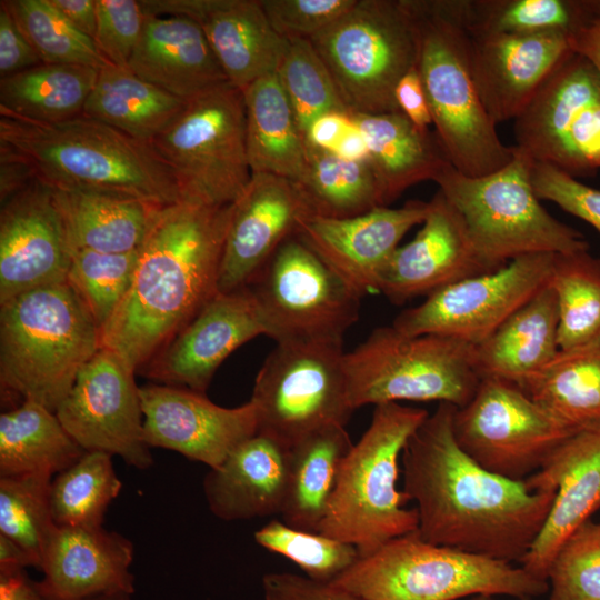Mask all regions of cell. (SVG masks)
<instances>
[{"label":"cell","mask_w":600,"mask_h":600,"mask_svg":"<svg viewBox=\"0 0 600 600\" xmlns=\"http://www.w3.org/2000/svg\"><path fill=\"white\" fill-rule=\"evenodd\" d=\"M112 456L84 451L51 482L50 502L57 527H102L106 511L119 494Z\"/></svg>","instance_id":"42"},{"label":"cell","mask_w":600,"mask_h":600,"mask_svg":"<svg viewBox=\"0 0 600 600\" xmlns=\"http://www.w3.org/2000/svg\"><path fill=\"white\" fill-rule=\"evenodd\" d=\"M84 450L56 412L27 399L0 416V477L51 476L72 466Z\"/></svg>","instance_id":"36"},{"label":"cell","mask_w":600,"mask_h":600,"mask_svg":"<svg viewBox=\"0 0 600 600\" xmlns=\"http://www.w3.org/2000/svg\"><path fill=\"white\" fill-rule=\"evenodd\" d=\"M356 0H260L273 30L284 40L306 39L328 28Z\"/></svg>","instance_id":"50"},{"label":"cell","mask_w":600,"mask_h":600,"mask_svg":"<svg viewBox=\"0 0 600 600\" xmlns=\"http://www.w3.org/2000/svg\"><path fill=\"white\" fill-rule=\"evenodd\" d=\"M254 541L296 563L307 577L332 582L360 558L358 549L321 532L307 531L273 519L258 529Z\"/></svg>","instance_id":"47"},{"label":"cell","mask_w":600,"mask_h":600,"mask_svg":"<svg viewBox=\"0 0 600 600\" xmlns=\"http://www.w3.org/2000/svg\"><path fill=\"white\" fill-rule=\"evenodd\" d=\"M127 68L183 100L229 82L201 28L178 16L147 14Z\"/></svg>","instance_id":"28"},{"label":"cell","mask_w":600,"mask_h":600,"mask_svg":"<svg viewBox=\"0 0 600 600\" xmlns=\"http://www.w3.org/2000/svg\"><path fill=\"white\" fill-rule=\"evenodd\" d=\"M100 348V327L67 281L0 304L2 393L56 412Z\"/></svg>","instance_id":"4"},{"label":"cell","mask_w":600,"mask_h":600,"mask_svg":"<svg viewBox=\"0 0 600 600\" xmlns=\"http://www.w3.org/2000/svg\"><path fill=\"white\" fill-rule=\"evenodd\" d=\"M343 343L277 342L254 380L250 401L258 432L291 447L328 426H346L349 399Z\"/></svg>","instance_id":"12"},{"label":"cell","mask_w":600,"mask_h":600,"mask_svg":"<svg viewBox=\"0 0 600 600\" xmlns=\"http://www.w3.org/2000/svg\"><path fill=\"white\" fill-rule=\"evenodd\" d=\"M524 483L531 491H556L542 529L520 561L547 581L561 544L600 508V423L566 439Z\"/></svg>","instance_id":"22"},{"label":"cell","mask_w":600,"mask_h":600,"mask_svg":"<svg viewBox=\"0 0 600 600\" xmlns=\"http://www.w3.org/2000/svg\"><path fill=\"white\" fill-rule=\"evenodd\" d=\"M51 482L40 473L0 477V534L24 549L38 569L57 529Z\"/></svg>","instance_id":"43"},{"label":"cell","mask_w":600,"mask_h":600,"mask_svg":"<svg viewBox=\"0 0 600 600\" xmlns=\"http://www.w3.org/2000/svg\"><path fill=\"white\" fill-rule=\"evenodd\" d=\"M549 286L559 313V350L600 341V259L589 250L557 253Z\"/></svg>","instance_id":"41"},{"label":"cell","mask_w":600,"mask_h":600,"mask_svg":"<svg viewBox=\"0 0 600 600\" xmlns=\"http://www.w3.org/2000/svg\"><path fill=\"white\" fill-rule=\"evenodd\" d=\"M363 600H458L478 594L532 599L548 581L522 567L433 544L418 531L389 540L332 581Z\"/></svg>","instance_id":"7"},{"label":"cell","mask_w":600,"mask_h":600,"mask_svg":"<svg viewBox=\"0 0 600 600\" xmlns=\"http://www.w3.org/2000/svg\"><path fill=\"white\" fill-rule=\"evenodd\" d=\"M99 69L41 63L0 79V114L53 123L82 114Z\"/></svg>","instance_id":"38"},{"label":"cell","mask_w":600,"mask_h":600,"mask_svg":"<svg viewBox=\"0 0 600 600\" xmlns=\"http://www.w3.org/2000/svg\"><path fill=\"white\" fill-rule=\"evenodd\" d=\"M310 216L314 214L294 181L252 173L232 203L218 291L248 288L279 247L297 236L302 221Z\"/></svg>","instance_id":"20"},{"label":"cell","mask_w":600,"mask_h":600,"mask_svg":"<svg viewBox=\"0 0 600 600\" xmlns=\"http://www.w3.org/2000/svg\"><path fill=\"white\" fill-rule=\"evenodd\" d=\"M428 202L378 207L342 218H306L298 237L361 297L379 292V281L403 236L424 221Z\"/></svg>","instance_id":"23"},{"label":"cell","mask_w":600,"mask_h":600,"mask_svg":"<svg viewBox=\"0 0 600 600\" xmlns=\"http://www.w3.org/2000/svg\"><path fill=\"white\" fill-rule=\"evenodd\" d=\"M187 100L111 63L99 69L83 116L150 143L180 113Z\"/></svg>","instance_id":"35"},{"label":"cell","mask_w":600,"mask_h":600,"mask_svg":"<svg viewBox=\"0 0 600 600\" xmlns=\"http://www.w3.org/2000/svg\"><path fill=\"white\" fill-rule=\"evenodd\" d=\"M522 600H531V599H522Z\"/></svg>","instance_id":"64"},{"label":"cell","mask_w":600,"mask_h":600,"mask_svg":"<svg viewBox=\"0 0 600 600\" xmlns=\"http://www.w3.org/2000/svg\"><path fill=\"white\" fill-rule=\"evenodd\" d=\"M469 600H493V597L489 594H478V596L470 597Z\"/></svg>","instance_id":"63"},{"label":"cell","mask_w":600,"mask_h":600,"mask_svg":"<svg viewBox=\"0 0 600 600\" xmlns=\"http://www.w3.org/2000/svg\"><path fill=\"white\" fill-rule=\"evenodd\" d=\"M352 124L351 114L331 111L319 116L306 132V143L326 151H333L342 136Z\"/></svg>","instance_id":"55"},{"label":"cell","mask_w":600,"mask_h":600,"mask_svg":"<svg viewBox=\"0 0 600 600\" xmlns=\"http://www.w3.org/2000/svg\"><path fill=\"white\" fill-rule=\"evenodd\" d=\"M138 256L139 250L109 253L83 249L71 253L67 282L100 329L113 316L129 291Z\"/></svg>","instance_id":"46"},{"label":"cell","mask_w":600,"mask_h":600,"mask_svg":"<svg viewBox=\"0 0 600 600\" xmlns=\"http://www.w3.org/2000/svg\"><path fill=\"white\" fill-rule=\"evenodd\" d=\"M531 184L539 200L556 203L563 211L588 222L600 233V190L580 182L563 170L534 161Z\"/></svg>","instance_id":"51"},{"label":"cell","mask_w":600,"mask_h":600,"mask_svg":"<svg viewBox=\"0 0 600 600\" xmlns=\"http://www.w3.org/2000/svg\"><path fill=\"white\" fill-rule=\"evenodd\" d=\"M558 326L557 297L548 283L489 338L474 346V367L479 378L520 383L543 368L559 351Z\"/></svg>","instance_id":"30"},{"label":"cell","mask_w":600,"mask_h":600,"mask_svg":"<svg viewBox=\"0 0 600 600\" xmlns=\"http://www.w3.org/2000/svg\"><path fill=\"white\" fill-rule=\"evenodd\" d=\"M288 473L289 447L257 432L204 477L208 507L226 521L280 514Z\"/></svg>","instance_id":"27"},{"label":"cell","mask_w":600,"mask_h":600,"mask_svg":"<svg viewBox=\"0 0 600 600\" xmlns=\"http://www.w3.org/2000/svg\"><path fill=\"white\" fill-rule=\"evenodd\" d=\"M71 250L52 190L34 180L1 203L0 304L67 281Z\"/></svg>","instance_id":"21"},{"label":"cell","mask_w":600,"mask_h":600,"mask_svg":"<svg viewBox=\"0 0 600 600\" xmlns=\"http://www.w3.org/2000/svg\"><path fill=\"white\" fill-rule=\"evenodd\" d=\"M0 147L50 188L126 196L159 207L180 202L171 171L150 143L83 114L53 123L0 114Z\"/></svg>","instance_id":"3"},{"label":"cell","mask_w":600,"mask_h":600,"mask_svg":"<svg viewBox=\"0 0 600 600\" xmlns=\"http://www.w3.org/2000/svg\"><path fill=\"white\" fill-rule=\"evenodd\" d=\"M351 118L367 142L384 207L450 164L436 133L417 128L400 111Z\"/></svg>","instance_id":"31"},{"label":"cell","mask_w":600,"mask_h":600,"mask_svg":"<svg viewBox=\"0 0 600 600\" xmlns=\"http://www.w3.org/2000/svg\"><path fill=\"white\" fill-rule=\"evenodd\" d=\"M463 31L473 81L496 124L514 120L548 74L571 51L568 36L560 32Z\"/></svg>","instance_id":"24"},{"label":"cell","mask_w":600,"mask_h":600,"mask_svg":"<svg viewBox=\"0 0 600 600\" xmlns=\"http://www.w3.org/2000/svg\"><path fill=\"white\" fill-rule=\"evenodd\" d=\"M600 100V77L582 56L568 52L513 120L516 147L534 161L559 167L564 139L580 112Z\"/></svg>","instance_id":"29"},{"label":"cell","mask_w":600,"mask_h":600,"mask_svg":"<svg viewBox=\"0 0 600 600\" xmlns=\"http://www.w3.org/2000/svg\"><path fill=\"white\" fill-rule=\"evenodd\" d=\"M514 149L512 160L492 173L469 177L450 163L433 180L462 216L482 256L499 269L528 254L589 250L581 232L541 206L531 184L533 159Z\"/></svg>","instance_id":"8"},{"label":"cell","mask_w":600,"mask_h":600,"mask_svg":"<svg viewBox=\"0 0 600 600\" xmlns=\"http://www.w3.org/2000/svg\"><path fill=\"white\" fill-rule=\"evenodd\" d=\"M353 443L344 426L321 428L289 447V473L282 521L318 532Z\"/></svg>","instance_id":"34"},{"label":"cell","mask_w":600,"mask_h":600,"mask_svg":"<svg viewBox=\"0 0 600 600\" xmlns=\"http://www.w3.org/2000/svg\"><path fill=\"white\" fill-rule=\"evenodd\" d=\"M232 203L158 209L124 299L100 329L101 347L137 372L219 292Z\"/></svg>","instance_id":"2"},{"label":"cell","mask_w":600,"mask_h":600,"mask_svg":"<svg viewBox=\"0 0 600 600\" xmlns=\"http://www.w3.org/2000/svg\"><path fill=\"white\" fill-rule=\"evenodd\" d=\"M133 546L103 527H57L43 554L37 586L46 600H84L113 592L133 594Z\"/></svg>","instance_id":"26"},{"label":"cell","mask_w":600,"mask_h":600,"mask_svg":"<svg viewBox=\"0 0 600 600\" xmlns=\"http://www.w3.org/2000/svg\"><path fill=\"white\" fill-rule=\"evenodd\" d=\"M466 31L571 34L599 8L579 0H443Z\"/></svg>","instance_id":"39"},{"label":"cell","mask_w":600,"mask_h":600,"mask_svg":"<svg viewBox=\"0 0 600 600\" xmlns=\"http://www.w3.org/2000/svg\"><path fill=\"white\" fill-rule=\"evenodd\" d=\"M276 74L303 138L319 116L331 111L348 112L328 69L309 40H287Z\"/></svg>","instance_id":"45"},{"label":"cell","mask_w":600,"mask_h":600,"mask_svg":"<svg viewBox=\"0 0 600 600\" xmlns=\"http://www.w3.org/2000/svg\"><path fill=\"white\" fill-rule=\"evenodd\" d=\"M150 144L171 171L180 201L233 203L252 176L242 90L223 82L187 100Z\"/></svg>","instance_id":"11"},{"label":"cell","mask_w":600,"mask_h":600,"mask_svg":"<svg viewBox=\"0 0 600 600\" xmlns=\"http://www.w3.org/2000/svg\"><path fill=\"white\" fill-rule=\"evenodd\" d=\"M0 600H46L24 569L0 574Z\"/></svg>","instance_id":"59"},{"label":"cell","mask_w":600,"mask_h":600,"mask_svg":"<svg viewBox=\"0 0 600 600\" xmlns=\"http://www.w3.org/2000/svg\"><path fill=\"white\" fill-rule=\"evenodd\" d=\"M146 14L178 16L203 31L228 81L240 90L277 72L287 47L260 0H143Z\"/></svg>","instance_id":"25"},{"label":"cell","mask_w":600,"mask_h":600,"mask_svg":"<svg viewBox=\"0 0 600 600\" xmlns=\"http://www.w3.org/2000/svg\"><path fill=\"white\" fill-rule=\"evenodd\" d=\"M37 180L29 166L11 151L0 147L1 203Z\"/></svg>","instance_id":"56"},{"label":"cell","mask_w":600,"mask_h":600,"mask_svg":"<svg viewBox=\"0 0 600 600\" xmlns=\"http://www.w3.org/2000/svg\"><path fill=\"white\" fill-rule=\"evenodd\" d=\"M416 19L419 70L436 136L450 163L469 177L508 164L514 146L499 138L468 62L464 31L443 0H407Z\"/></svg>","instance_id":"6"},{"label":"cell","mask_w":600,"mask_h":600,"mask_svg":"<svg viewBox=\"0 0 600 600\" xmlns=\"http://www.w3.org/2000/svg\"><path fill=\"white\" fill-rule=\"evenodd\" d=\"M50 2L78 31L93 40L97 28L96 0H50Z\"/></svg>","instance_id":"58"},{"label":"cell","mask_w":600,"mask_h":600,"mask_svg":"<svg viewBox=\"0 0 600 600\" xmlns=\"http://www.w3.org/2000/svg\"><path fill=\"white\" fill-rule=\"evenodd\" d=\"M296 183L314 216L342 219L384 207L369 160L348 161L307 144L306 169Z\"/></svg>","instance_id":"40"},{"label":"cell","mask_w":600,"mask_h":600,"mask_svg":"<svg viewBox=\"0 0 600 600\" xmlns=\"http://www.w3.org/2000/svg\"><path fill=\"white\" fill-rule=\"evenodd\" d=\"M242 92L251 172L299 181L306 169L307 143L277 74L260 78Z\"/></svg>","instance_id":"33"},{"label":"cell","mask_w":600,"mask_h":600,"mask_svg":"<svg viewBox=\"0 0 600 600\" xmlns=\"http://www.w3.org/2000/svg\"><path fill=\"white\" fill-rule=\"evenodd\" d=\"M349 399L356 410L367 404L438 401L461 408L480 378L474 346L438 336H407L392 326L374 329L344 354Z\"/></svg>","instance_id":"10"},{"label":"cell","mask_w":600,"mask_h":600,"mask_svg":"<svg viewBox=\"0 0 600 600\" xmlns=\"http://www.w3.org/2000/svg\"><path fill=\"white\" fill-rule=\"evenodd\" d=\"M276 342L343 343L361 296L298 236L286 240L249 284Z\"/></svg>","instance_id":"13"},{"label":"cell","mask_w":600,"mask_h":600,"mask_svg":"<svg viewBox=\"0 0 600 600\" xmlns=\"http://www.w3.org/2000/svg\"><path fill=\"white\" fill-rule=\"evenodd\" d=\"M51 190L71 253L83 249L109 253L139 250L161 208L112 193Z\"/></svg>","instance_id":"32"},{"label":"cell","mask_w":600,"mask_h":600,"mask_svg":"<svg viewBox=\"0 0 600 600\" xmlns=\"http://www.w3.org/2000/svg\"><path fill=\"white\" fill-rule=\"evenodd\" d=\"M517 386L574 430L600 423V341L559 350Z\"/></svg>","instance_id":"37"},{"label":"cell","mask_w":600,"mask_h":600,"mask_svg":"<svg viewBox=\"0 0 600 600\" xmlns=\"http://www.w3.org/2000/svg\"><path fill=\"white\" fill-rule=\"evenodd\" d=\"M394 100L399 111L417 128L428 130V127L432 123V118L417 66L409 70L397 83Z\"/></svg>","instance_id":"54"},{"label":"cell","mask_w":600,"mask_h":600,"mask_svg":"<svg viewBox=\"0 0 600 600\" xmlns=\"http://www.w3.org/2000/svg\"><path fill=\"white\" fill-rule=\"evenodd\" d=\"M331 152H333L339 158L348 161L369 160V150L367 142L363 134L357 128L353 121Z\"/></svg>","instance_id":"60"},{"label":"cell","mask_w":600,"mask_h":600,"mask_svg":"<svg viewBox=\"0 0 600 600\" xmlns=\"http://www.w3.org/2000/svg\"><path fill=\"white\" fill-rule=\"evenodd\" d=\"M456 406L441 402L401 456L403 489L416 502L420 537L433 544L520 562L548 517L556 491L493 473L457 443Z\"/></svg>","instance_id":"1"},{"label":"cell","mask_w":600,"mask_h":600,"mask_svg":"<svg viewBox=\"0 0 600 600\" xmlns=\"http://www.w3.org/2000/svg\"><path fill=\"white\" fill-rule=\"evenodd\" d=\"M139 390L147 444L176 451L210 469L219 468L258 432L257 410L250 400L226 408L187 388L149 383Z\"/></svg>","instance_id":"17"},{"label":"cell","mask_w":600,"mask_h":600,"mask_svg":"<svg viewBox=\"0 0 600 600\" xmlns=\"http://www.w3.org/2000/svg\"><path fill=\"white\" fill-rule=\"evenodd\" d=\"M34 566L31 556L19 544L0 534V574L12 573Z\"/></svg>","instance_id":"61"},{"label":"cell","mask_w":600,"mask_h":600,"mask_svg":"<svg viewBox=\"0 0 600 600\" xmlns=\"http://www.w3.org/2000/svg\"><path fill=\"white\" fill-rule=\"evenodd\" d=\"M262 590L264 600H363L332 582L289 572L264 574Z\"/></svg>","instance_id":"52"},{"label":"cell","mask_w":600,"mask_h":600,"mask_svg":"<svg viewBox=\"0 0 600 600\" xmlns=\"http://www.w3.org/2000/svg\"><path fill=\"white\" fill-rule=\"evenodd\" d=\"M547 581L550 600H600V522L588 520L564 540Z\"/></svg>","instance_id":"48"},{"label":"cell","mask_w":600,"mask_h":600,"mask_svg":"<svg viewBox=\"0 0 600 600\" xmlns=\"http://www.w3.org/2000/svg\"><path fill=\"white\" fill-rule=\"evenodd\" d=\"M16 24L42 63L100 69L109 62L94 42L78 31L50 0H4Z\"/></svg>","instance_id":"44"},{"label":"cell","mask_w":600,"mask_h":600,"mask_svg":"<svg viewBox=\"0 0 600 600\" xmlns=\"http://www.w3.org/2000/svg\"><path fill=\"white\" fill-rule=\"evenodd\" d=\"M429 412L397 402L374 406L371 422L342 462L319 527L367 556L394 538L418 530L416 508L398 490L402 451Z\"/></svg>","instance_id":"5"},{"label":"cell","mask_w":600,"mask_h":600,"mask_svg":"<svg viewBox=\"0 0 600 600\" xmlns=\"http://www.w3.org/2000/svg\"><path fill=\"white\" fill-rule=\"evenodd\" d=\"M131 596L124 592L103 593L84 600H131Z\"/></svg>","instance_id":"62"},{"label":"cell","mask_w":600,"mask_h":600,"mask_svg":"<svg viewBox=\"0 0 600 600\" xmlns=\"http://www.w3.org/2000/svg\"><path fill=\"white\" fill-rule=\"evenodd\" d=\"M428 204L422 228L398 247L381 274L379 292L394 304L498 270L482 256L462 216L440 190Z\"/></svg>","instance_id":"19"},{"label":"cell","mask_w":600,"mask_h":600,"mask_svg":"<svg viewBox=\"0 0 600 600\" xmlns=\"http://www.w3.org/2000/svg\"><path fill=\"white\" fill-rule=\"evenodd\" d=\"M97 28L93 42L111 64L127 68L141 38L147 14L140 1L96 0Z\"/></svg>","instance_id":"49"},{"label":"cell","mask_w":600,"mask_h":600,"mask_svg":"<svg viewBox=\"0 0 600 600\" xmlns=\"http://www.w3.org/2000/svg\"><path fill=\"white\" fill-rule=\"evenodd\" d=\"M459 447L484 469L524 480L579 430L567 426L517 384L483 378L452 421Z\"/></svg>","instance_id":"14"},{"label":"cell","mask_w":600,"mask_h":600,"mask_svg":"<svg viewBox=\"0 0 600 600\" xmlns=\"http://www.w3.org/2000/svg\"><path fill=\"white\" fill-rule=\"evenodd\" d=\"M39 56L16 24L4 3L0 2V76L1 78L41 64Z\"/></svg>","instance_id":"53"},{"label":"cell","mask_w":600,"mask_h":600,"mask_svg":"<svg viewBox=\"0 0 600 600\" xmlns=\"http://www.w3.org/2000/svg\"><path fill=\"white\" fill-rule=\"evenodd\" d=\"M568 43L571 51L586 58L600 77V9L568 36Z\"/></svg>","instance_id":"57"},{"label":"cell","mask_w":600,"mask_h":600,"mask_svg":"<svg viewBox=\"0 0 600 600\" xmlns=\"http://www.w3.org/2000/svg\"><path fill=\"white\" fill-rule=\"evenodd\" d=\"M553 257L528 254L463 279L401 311L391 326L407 336L438 334L478 346L548 286Z\"/></svg>","instance_id":"15"},{"label":"cell","mask_w":600,"mask_h":600,"mask_svg":"<svg viewBox=\"0 0 600 600\" xmlns=\"http://www.w3.org/2000/svg\"><path fill=\"white\" fill-rule=\"evenodd\" d=\"M136 370L101 347L81 368L56 414L84 451H103L137 469L152 463L144 440L143 411Z\"/></svg>","instance_id":"16"},{"label":"cell","mask_w":600,"mask_h":600,"mask_svg":"<svg viewBox=\"0 0 600 600\" xmlns=\"http://www.w3.org/2000/svg\"><path fill=\"white\" fill-rule=\"evenodd\" d=\"M267 334L249 288L218 292L139 371L154 383L206 393L228 356L249 340Z\"/></svg>","instance_id":"18"},{"label":"cell","mask_w":600,"mask_h":600,"mask_svg":"<svg viewBox=\"0 0 600 600\" xmlns=\"http://www.w3.org/2000/svg\"><path fill=\"white\" fill-rule=\"evenodd\" d=\"M309 41L350 114L399 111L396 86L418 59L417 24L407 0H356Z\"/></svg>","instance_id":"9"}]
</instances>
